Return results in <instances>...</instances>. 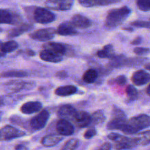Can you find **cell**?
I'll use <instances>...</instances> for the list:
<instances>
[{
  "instance_id": "e0dca14e",
  "label": "cell",
  "mask_w": 150,
  "mask_h": 150,
  "mask_svg": "<svg viewBox=\"0 0 150 150\" xmlns=\"http://www.w3.org/2000/svg\"><path fill=\"white\" fill-rule=\"evenodd\" d=\"M70 23L74 27L86 29L92 26V22L89 18L81 14H76L70 19Z\"/></svg>"
},
{
  "instance_id": "7a4b0ae2",
  "label": "cell",
  "mask_w": 150,
  "mask_h": 150,
  "mask_svg": "<svg viewBox=\"0 0 150 150\" xmlns=\"http://www.w3.org/2000/svg\"><path fill=\"white\" fill-rule=\"evenodd\" d=\"M149 125V116L146 114H139L127 120L121 131L127 135L136 134L145 128H148Z\"/></svg>"
},
{
  "instance_id": "681fc988",
  "label": "cell",
  "mask_w": 150,
  "mask_h": 150,
  "mask_svg": "<svg viewBox=\"0 0 150 150\" xmlns=\"http://www.w3.org/2000/svg\"><path fill=\"white\" fill-rule=\"evenodd\" d=\"M3 113L1 111H0V120H1V116H2Z\"/></svg>"
},
{
  "instance_id": "836d02e7",
  "label": "cell",
  "mask_w": 150,
  "mask_h": 150,
  "mask_svg": "<svg viewBox=\"0 0 150 150\" xmlns=\"http://www.w3.org/2000/svg\"><path fill=\"white\" fill-rule=\"evenodd\" d=\"M130 25L135 27H141V28H146V29H149V22L146 21L137 20L131 22Z\"/></svg>"
},
{
  "instance_id": "7402d4cb",
  "label": "cell",
  "mask_w": 150,
  "mask_h": 150,
  "mask_svg": "<svg viewBox=\"0 0 150 150\" xmlns=\"http://www.w3.org/2000/svg\"><path fill=\"white\" fill-rule=\"evenodd\" d=\"M78 92L77 87L73 85L59 86L55 90V94L58 96H69L76 94Z\"/></svg>"
},
{
  "instance_id": "f907efd6",
  "label": "cell",
  "mask_w": 150,
  "mask_h": 150,
  "mask_svg": "<svg viewBox=\"0 0 150 150\" xmlns=\"http://www.w3.org/2000/svg\"><path fill=\"white\" fill-rule=\"evenodd\" d=\"M2 32V29H1V28H0V32Z\"/></svg>"
},
{
  "instance_id": "7bdbcfd3",
  "label": "cell",
  "mask_w": 150,
  "mask_h": 150,
  "mask_svg": "<svg viewBox=\"0 0 150 150\" xmlns=\"http://www.w3.org/2000/svg\"><path fill=\"white\" fill-rule=\"evenodd\" d=\"M25 52H26V54L29 56H35V52L32 49H26Z\"/></svg>"
},
{
  "instance_id": "ac0fdd59",
  "label": "cell",
  "mask_w": 150,
  "mask_h": 150,
  "mask_svg": "<svg viewBox=\"0 0 150 150\" xmlns=\"http://www.w3.org/2000/svg\"><path fill=\"white\" fill-rule=\"evenodd\" d=\"M79 4L84 7L108 6L120 2L122 0H78Z\"/></svg>"
},
{
  "instance_id": "5bb4252c",
  "label": "cell",
  "mask_w": 150,
  "mask_h": 150,
  "mask_svg": "<svg viewBox=\"0 0 150 150\" xmlns=\"http://www.w3.org/2000/svg\"><path fill=\"white\" fill-rule=\"evenodd\" d=\"M42 49L50 50L51 51L60 54V55H68L69 49L67 45L58 42H48L42 45Z\"/></svg>"
},
{
  "instance_id": "c3c4849f",
  "label": "cell",
  "mask_w": 150,
  "mask_h": 150,
  "mask_svg": "<svg viewBox=\"0 0 150 150\" xmlns=\"http://www.w3.org/2000/svg\"><path fill=\"white\" fill-rule=\"evenodd\" d=\"M3 56H4V53H2V52H1V51H0V58H1V57H2Z\"/></svg>"
},
{
  "instance_id": "9c48e42d",
  "label": "cell",
  "mask_w": 150,
  "mask_h": 150,
  "mask_svg": "<svg viewBox=\"0 0 150 150\" xmlns=\"http://www.w3.org/2000/svg\"><path fill=\"white\" fill-rule=\"evenodd\" d=\"M74 4V0H47L45 4L48 9L58 11L70 10Z\"/></svg>"
},
{
  "instance_id": "5b68a950",
  "label": "cell",
  "mask_w": 150,
  "mask_h": 150,
  "mask_svg": "<svg viewBox=\"0 0 150 150\" xmlns=\"http://www.w3.org/2000/svg\"><path fill=\"white\" fill-rule=\"evenodd\" d=\"M22 18L16 12L7 9H0V24H1L19 25L21 24Z\"/></svg>"
},
{
  "instance_id": "277c9868",
  "label": "cell",
  "mask_w": 150,
  "mask_h": 150,
  "mask_svg": "<svg viewBox=\"0 0 150 150\" xmlns=\"http://www.w3.org/2000/svg\"><path fill=\"white\" fill-rule=\"evenodd\" d=\"M33 19L37 23L41 24H47L54 22L56 20V15L51 10L45 8V7H36L34 8Z\"/></svg>"
},
{
  "instance_id": "d590c367",
  "label": "cell",
  "mask_w": 150,
  "mask_h": 150,
  "mask_svg": "<svg viewBox=\"0 0 150 150\" xmlns=\"http://www.w3.org/2000/svg\"><path fill=\"white\" fill-rule=\"evenodd\" d=\"M133 51L137 55H146L149 53V49L146 48V47H136L133 49Z\"/></svg>"
},
{
  "instance_id": "f35d334b",
  "label": "cell",
  "mask_w": 150,
  "mask_h": 150,
  "mask_svg": "<svg viewBox=\"0 0 150 150\" xmlns=\"http://www.w3.org/2000/svg\"><path fill=\"white\" fill-rule=\"evenodd\" d=\"M67 76H68V74H67V72L66 71L64 70L59 71H58L56 74V77H57L59 79H66Z\"/></svg>"
},
{
  "instance_id": "6da1fadb",
  "label": "cell",
  "mask_w": 150,
  "mask_h": 150,
  "mask_svg": "<svg viewBox=\"0 0 150 150\" xmlns=\"http://www.w3.org/2000/svg\"><path fill=\"white\" fill-rule=\"evenodd\" d=\"M130 14L131 10L127 6L111 9L107 13L104 26L108 29L117 28L122 24Z\"/></svg>"
},
{
  "instance_id": "ee69618b",
  "label": "cell",
  "mask_w": 150,
  "mask_h": 150,
  "mask_svg": "<svg viewBox=\"0 0 150 150\" xmlns=\"http://www.w3.org/2000/svg\"><path fill=\"white\" fill-rule=\"evenodd\" d=\"M149 89H150V85L149 84V85H147V87H146V94H147L148 96H149V94H150Z\"/></svg>"
},
{
  "instance_id": "bcb514c9",
  "label": "cell",
  "mask_w": 150,
  "mask_h": 150,
  "mask_svg": "<svg viewBox=\"0 0 150 150\" xmlns=\"http://www.w3.org/2000/svg\"><path fill=\"white\" fill-rule=\"evenodd\" d=\"M124 30H127V31H130V32H133V29L132 27H124L122 28Z\"/></svg>"
},
{
  "instance_id": "44dd1931",
  "label": "cell",
  "mask_w": 150,
  "mask_h": 150,
  "mask_svg": "<svg viewBox=\"0 0 150 150\" xmlns=\"http://www.w3.org/2000/svg\"><path fill=\"white\" fill-rule=\"evenodd\" d=\"M40 57L43 61L54 63H59L63 60V57L62 55L47 49H42L40 52Z\"/></svg>"
},
{
  "instance_id": "7c38bea8",
  "label": "cell",
  "mask_w": 150,
  "mask_h": 150,
  "mask_svg": "<svg viewBox=\"0 0 150 150\" xmlns=\"http://www.w3.org/2000/svg\"><path fill=\"white\" fill-rule=\"evenodd\" d=\"M139 145L138 138H128L127 136L122 135L120 139L116 142L115 149L117 150L132 149Z\"/></svg>"
},
{
  "instance_id": "60d3db41",
  "label": "cell",
  "mask_w": 150,
  "mask_h": 150,
  "mask_svg": "<svg viewBox=\"0 0 150 150\" xmlns=\"http://www.w3.org/2000/svg\"><path fill=\"white\" fill-rule=\"evenodd\" d=\"M15 150H28V147L25 143H21L15 146Z\"/></svg>"
},
{
  "instance_id": "1f68e13d",
  "label": "cell",
  "mask_w": 150,
  "mask_h": 150,
  "mask_svg": "<svg viewBox=\"0 0 150 150\" xmlns=\"http://www.w3.org/2000/svg\"><path fill=\"white\" fill-rule=\"evenodd\" d=\"M138 141H139V145L142 146H146L149 144L150 141V134L149 130L147 129L145 132L141 133L140 136L137 137Z\"/></svg>"
},
{
  "instance_id": "8992f818",
  "label": "cell",
  "mask_w": 150,
  "mask_h": 150,
  "mask_svg": "<svg viewBox=\"0 0 150 150\" xmlns=\"http://www.w3.org/2000/svg\"><path fill=\"white\" fill-rule=\"evenodd\" d=\"M50 117L49 112L47 110H42L32 118L29 121V126L33 131H39L43 129L47 124Z\"/></svg>"
},
{
  "instance_id": "2e32d148",
  "label": "cell",
  "mask_w": 150,
  "mask_h": 150,
  "mask_svg": "<svg viewBox=\"0 0 150 150\" xmlns=\"http://www.w3.org/2000/svg\"><path fill=\"white\" fill-rule=\"evenodd\" d=\"M42 108V104L39 101H29L23 103L20 110L23 114L31 115L40 111Z\"/></svg>"
},
{
  "instance_id": "30bf717a",
  "label": "cell",
  "mask_w": 150,
  "mask_h": 150,
  "mask_svg": "<svg viewBox=\"0 0 150 150\" xmlns=\"http://www.w3.org/2000/svg\"><path fill=\"white\" fill-rule=\"evenodd\" d=\"M35 82L33 81H15L8 82L5 84L12 92H19L24 90H31L35 87Z\"/></svg>"
},
{
  "instance_id": "d6986e66",
  "label": "cell",
  "mask_w": 150,
  "mask_h": 150,
  "mask_svg": "<svg viewBox=\"0 0 150 150\" xmlns=\"http://www.w3.org/2000/svg\"><path fill=\"white\" fill-rule=\"evenodd\" d=\"M56 32L58 35L62 36H72V35H77L78 33L76 27H74L70 21H65L60 24L56 29Z\"/></svg>"
},
{
  "instance_id": "4fadbf2b",
  "label": "cell",
  "mask_w": 150,
  "mask_h": 150,
  "mask_svg": "<svg viewBox=\"0 0 150 150\" xmlns=\"http://www.w3.org/2000/svg\"><path fill=\"white\" fill-rule=\"evenodd\" d=\"M72 119L79 128H84L91 124V115L86 111H76Z\"/></svg>"
},
{
  "instance_id": "e575fe53",
  "label": "cell",
  "mask_w": 150,
  "mask_h": 150,
  "mask_svg": "<svg viewBox=\"0 0 150 150\" xmlns=\"http://www.w3.org/2000/svg\"><path fill=\"white\" fill-rule=\"evenodd\" d=\"M127 80V77L125 75H120V76H117L115 79H112L111 81H112L114 84H117V85H120V86H123V85H125L126 84Z\"/></svg>"
},
{
  "instance_id": "f6af8a7d",
  "label": "cell",
  "mask_w": 150,
  "mask_h": 150,
  "mask_svg": "<svg viewBox=\"0 0 150 150\" xmlns=\"http://www.w3.org/2000/svg\"><path fill=\"white\" fill-rule=\"evenodd\" d=\"M3 105H4V99L0 97V107H2Z\"/></svg>"
},
{
  "instance_id": "3957f363",
  "label": "cell",
  "mask_w": 150,
  "mask_h": 150,
  "mask_svg": "<svg viewBox=\"0 0 150 150\" xmlns=\"http://www.w3.org/2000/svg\"><path fill=\"white\" fill-rule=\"evenodd\" d=\"M111 116L112 119L107 124V129L110 130H114V129L121 130L127 120L125 112L119 107L113 106Z\"/></svg>"
},
{
  "instance_id": "ab89813d",
  "label": "cell",
  "mask_w": 150,
  "mask_h": 150,
  "mask_svg": "<svg viewBox=\"0 0 150 150\" xmlns=\"http://www.w3.org/2000/svg\"><path fill=\"white\" fill-rule=\"evenodd\" d=\"M111 148H112L111 144L108 142H105L99 147L98 150H111Z\"/></svg>"
},
{
  "instance_id": "f546056e",
  "label": "cell",
  "mask_w": 150,
  "mask_h": 150,
  "mask_svg": "<svg viewBox=\"0 0 150 150\" xmlns=\"http://www.w3.org/2000/svg\"><path fill=\"white\" fill-rule=\"evenodd\" d=\"M126 94H127L129 101H133L139 96V91L136 89V87H134V85H129L126 88Z\"/></svg>"
},
{
  "instance_id": "7dc6e473",
  "label": "cell",
  "mask_w": 150,
  "mask_h": 150,
  "mask_svg": "<svg viewBox=\"0 0 150 150\" xmlns=\"http://www.w3.org/2000/svg\"><path fill=\"white\" fill-rule=\"evenodd\" d=\"M144 68L146 69V70H150V63H146V66H144Z\"/></svg>"
},
{
  "instance_id": "ba28073f",
  "label": "cell",
  "mask_w": 150,
  "mask_h": 150,
  "mask_svg": "<svg viewBox=\"0 0 150 150\" xmlns=\"http://www.w3.org/2000/svg\"><path fill=\"white\" fill-rule=\"evenodd\" d=\"M56 33V29L54 28H43L29 34V38L35 41H49L55 37Z\"/></svg>"
},
{
  "instance_id": "d4e9b609",
  "label": "cell",
  "mask_w": 150,
  "mask_h": 150,
  "mask_svg": "<svg viewBox=\"0 0 150 150\" xmlns=\"http://www.w3.org/2000/svg\"><path fill=\"white\" fill-rule=\"evenodd\" d=\"M97 56L100 58L103 59H112L115 56L114 47L111 44H107L102 49L97 51Z\"/></svg>"
},
{
  "instance_id": "4dcf8cb0",
  "label": "cell",
  "mask_w": 150,
  "mask_h": 150,
  "mask_svg": "<svg viewBox=\"0 0 150 150\" xmlns=\"http://www.w3.org/2000/svg\"><path fill=\"white\" fill-rule=\"evenodd\" d=\"M79 145V141L77 138H71L64 144L62 150H76Z\"/></svg>"
},
{
  "instance_id": "74e56055",
  "label": "cell",
  "mask_w": 150,
  "mask_h": 150,
  "mask_svg": "<svg viewBox=\"0 0 150 150\" xmlns=\"http://www.w3.org/2000/svg\"><path fill=\"white\" fill-rule=\"evenodd\" d=\"M107 137H108V139H110L111 141L117 142V141H119V140L120 139V138L122 137V135H120V134L119 133H116V132H111L109 135H108Z\"/></svg>"
},
{
  "instance_id": "603a6c76",
  "label": "cell",
  "mask_w": 150,
  "mask_h": 150,
  "mask_svg": "<svg viewBox=\"0 0 150 150\" xmlns=\"http://www.w3.org/2000/svg\"><path fill=\"white\" fill-rule=\"evenodd\" d=\"M76 112V110L73 106H72L71 104H66L61 105L59 107L57 114L59 117H61V119H66L67 118L72 119Z\"/></svg>"
},
{
  "instance_id": "8d00e7d4",
  "label": "cell",
  "mask_w": 150,
  "mask_h": 150,
  "mask_svg": "<svg viewBox=\"0 0 150 150\" xmlns=\"http://www.w3.org/2000/svg\"><path fill=\"white\" fill-rule=\"evenodd\" d=\"M97 135V130L95 127H91L85 132L83 137L86 139H91Z\"/></svg>"
},
{
  "instance_id": "f1b7e54d",
  "label": "cell",
  "mask_w": 150,
  "mask_h": 150,
  "mask_svg": "<svg viewBox=\"0 0 150 150\" xmlns=\"http://www.w3.org/2000/svg\"><path fill=\"white\" fill-rule=\"evenodd\" d=\"M105 121L104 112L101 110H96L91 115V124L94 125H100Z\"/></svg>"
},
{
  "instance_id": "d6a6232c",
  "label": "cell",
  "mask_w": 150,
  "mask_h": 150,
  "mask_svg": "<svg viewBox=\"0 0 150 150\" xmlns=\"http://www.w3.org/2000/svg\"><path fill=\"white\" fill-rule=\"evenodd\" d=\"M136 4L142 11L148 12L150 10V0H136Z\"/></svg>"
},
{
  "instance_id": "52a82bcc",
  "label": "cell",
  "mask_w": 150,
  "mask_h": 150,
  "mask_svg": "<svg viewBox=\"0 0 150 150\" xmlns=\"http://www.w3.org/2000/svg\"><path fill=\"white\" fill-rule=\"evenodd\" d=\"M26 135L23 131L10 125H6L0 129V141H11Z\"/></svg>"
},
{
  "instance_id": "484cf974",
  "label": "cell",
  "mask_w": 150,
  "mask_h": 150,
  "mask_svg": "<svg viewBox=\"0 0 150 150\" xmlns=\"http://www.w3.org/2000/svg\"><path fill=\"white\" fill-rule=\"evenodd\" d=\"M28 76V73L23 70H8L0 74L1 78H22Z\"/></svg>"
},
{
  "instance_id": "4316f807",
  "label": "cell",
  "mask_w": 150,
  "mask_h": 150,
  "mask_svg": "<svg viewBox=\"0 0 150 150\" xmlns=\"http://www.w3.org/2000/svg\"><path fill=\"white\" fill-rule=\"evenodd\" d=\"M18 47V44L15 41H8L6 42H1L0 41V51L4 54L13 52Z\"/></svg>"
},
{
  "instance_id": "b9f144b4",
  "label": "cell",
  "mask_w": 150,
  "mask_h": 150,
  "mask_svg": "<svg viewBox=\"0 0 150 150\" xmlns=\"http://www.w3.org/2000/svg\"><path fill=\"white\" fill-rule=\"evenodd\" d=\"M142 38L141 36H138L131 41V44L132 45L137 46V45H139L140 44H142Z\"/></svg>"
},
{
  "instance_id": "9a60e30c",
  "label": "cell",
  "mask_w": 150,
  "mask_h": 150,
  "mask_svg": "<svg viewBox=\"0 0 150 150\" xmlns=\"http://www.w3.org/2000/svg\"><path fill=\"white\" fill-rule=\"evenodd\" d=\"M133 83L136 86H142L149 83L150 80V74L143 69L137 70L133 74L131 77Z\"/></svg>"
},
{
  "instance_id": "83f0119b",
  "label": "cell",
  "mask_w": 150,
  "mask_h": 150,
  "mask_svg": "<svg viewBox=\"0 0 150 150\" xmlns=\"http://www.w3.org/2000/svg\"><path fill=\"white\" fill-rule=\"evenodd\" d=\"M98 73L95 69H89L87 71L84 72L82 79L84 82L87 84H92L95 82L97 79H98Z\"/></svg>"
},
{
  "instance_id": "8fae6325",
  "label": "cell",
  "mask_w": 150,
  "mask_h": 150,
  "mask_svg": "<svg viewBox=\"0 0 150 150\" xmlns=\"http://www.w3.org/2000/svg\"><path fill=\"white\" fill-rule=\"evenodd\" d=\"M56 129L58 134L62 136L72 135L75 131L74 126L71 122L64 119H60L56 124Z\"/></svg>"
},
{
  "instance_id": "ffe728a7",
  "label": "cell",
  "mask_w": 150,
  "mask_h": 150,
  "mask_svg": "<svg viewBox=\"0 0 150 150\" xmlns=\"http://www.w3.org/2000/svg\"><path fill=\"white\" fill-rule=\"evenodd\" d=\"M33 25L31 24L28 23H23L21 24L18 25L16 27L13 28V29H10L7 34V38L12 39V38H17V37L20 36V35H23L25 32H28L30 29H32Z\"/></svg>"
},
{
  "instance_id": "cb8c5ba5",
  "label": "cell",
  "mask_w": 150,
  "mask_h": 150,
  "mask_svg": "<svg viewBox=\"0 0 150 150\" xmlns=\"http://www.w3.org/2000/svg\"><path fill=\"white\" fill-rule=\"evenodd\" d=\"M62 139L63 138L60 135H55V134H49L42 138L41 144L45 147L54 146L58 144L60 141H62Z\"/></svg>"
}]
</instances>
